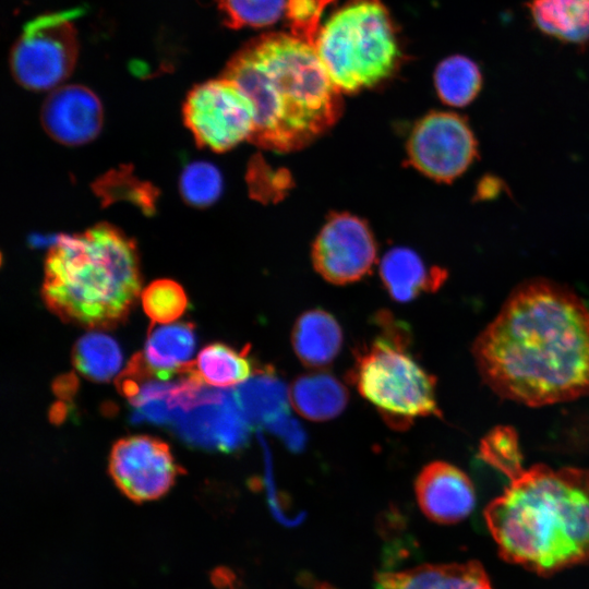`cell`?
Here are the masks:
<instances>
[{
    "label": "cell",
    "instance_id": "obj_1",
    "mask_svg": "<svg viewBox=\"0 0 589 589\" xmlns=\"http://www.w3.org/2000/svg\"><path fill=\"white\" fill-rule=\"evenodd\" d=\"M472 354L503 398L545 406L589 395V310L570 289L530 279L506 298Z\"/></svg>",
    "mask_w": 589,
    "mask_h": 589
},
{
    "label": "cell",
    "instance_id": "obj_2",
    "mask_svg": "<svg viewBox=\"0 0 589 589\" xmlns=\"http://www.w3.org/2000/svg\"><path fill=\"white\" fill-rule=\"evenodd\" d=\"M250 97L263 148H302L339 118L341 97L314 46L292 34L269 33L247 43L223 72Z\"/></svg>",
    "mask_w": 589,
    "mask_h": 589
},
{
    "label": "cell",
    "instance_id": "obj_3",
    "mask_svg": "<svg viewBox=\"0 0 589 589\" xmlns=\"http://www.w3.org/2000/svg\"><path fill=\"white\" fill-rule=\"evenodd\" d=\"M500 555L540 575L589 563V471L534 465L485 510Z\"/></svg>",
    "mask_w": 589,
    "mask_h": 589
},
{
    "label": "cell",
    "instance_id": "obj_4",
    "mask_svg": "<svg viewBox=\"0 0 589 589\" xmlns=\"http://www.w3.org/2000/svg\"><path fill=\"white\" fill-rule=\"evenodd\" d=\"M140 259L132 239L97 224L61 236L47 253L41 293L62 321L88 328L123 322L141 292Z\"/></svg>",
    "mask_w": 589,
    "mask_h": 589
},
{
    "label": "cell",
    "instance_id": "obj_5",
    "mask_svg": "<svg viewBox=\"0 0 589 589\" xmlns=\"http://www.w3.org/2000/svg\"><path fill=\"white\" fill-rule=\"evenodd\" d=\"M380 334L356 352L350 381L393 428L440 416L435 378L409 351V329L389 314L376 317Z\"/></svg>",
    "mask_w": 589,
    "mask_h": 589
},
{
    "label": "cell",
    "instance_id": "obj_6",
    "mask_svg": "<svg viewBox=\"0 0 589 589\" xmlns=\"http://www.w3.org/2000/svg\"><path fill=\"white\" fill-rule=\"evenodd\" d=\"M314 48L335 86L347 94L390 77L401 59L381 0H348L321 26Z\"/></svg>",
    "mask_w": 589,
    "mask_h": 589
},
{
    "label": "cell",
    "instance_id": "obj_7",
    "mask_svg": "<svg viewBox=\"0 0 589 589\" xmlns=\"http://www.w3.org/2000/svg\"><path fill=\"white\" fill-rule=\"evenodd\" d=\"M76 14L46 13L26 23L10 55L11 73L21 86L55 89L72 73L79 56Z\"/></svg>",
    "mask_w": 589,
    "mask_h": 589
},
{
    "label": "cell",
    "instance_id": "obj_8",
    "mask_svg": "<svg viewBox=\"0 0 589 589\" xmlns=\"http://www.w3.org/2000/svg\"><path fill=\"white\" fill-rule=\"evenodd\" d=\"M182 113L197 145L217 153L250 140L255 130L252 100L223 75L194 86L185 97Z\"/></svg>",
    "mask_w": 589,
    "mask_h": 589
},
{
    "label": "cell",
    "instance_id": "obj_9",
    "mask_svg": "<svg viewBox=\"0 0 589 589\" xmlns=\"http://www.w3.org/2000/svg\"><path fill=\"white\" fill-rule=\"evenodd\" d=\"M411 166L437 182L460 177L478 157L477 139L467 120L449 111H432L412 128L407 142Z\"/></svg>",
    "mask_w": 589,
    "mask_h": 589
},
{
    "label": "cell",
    "instance_id": "obj_10",
    "mask_svg": "<svg viewBox=\"0 0 589 589\" xmlns=\"http://www.w3.org/2000/svg\"><path fill=\"white\" fill-rule=\"evenodd\" d=\"M109 472L125 496L141 503L168 492L180 469L166 443L147 435H134L113 445Z\"/></svg>",
    "mask_w": 589,
    "mask_h": 589
},
{
    "label": "cell",
    "instance_id": "obj_11",
    "mask_svg": "<svg viewBox=\"0 0 589 589\" xmlns=\"http://www.w3.org/2000/svg\"><path fill=\"white\" fill-rule=\"evenodd\" d=\"M376 243L368 224L349 213L333 214L317 233L312 250L315 269L333 284L365 276L376 260Z\"/></svg>",
    "mask_w": 589,
    "mask_h": 589
},
{
    "label": "cell",
    "instance_id": "obj_12",
    "mask_svg": "<svg viewBox=\"0 0 589 589\" xmlns=\"http://www.w3.org/2000/svg\"><path fill=\"white\" fill-rule=\"evenodd\" d=\"M185 411L188 413L182 418L180 429L191 441L232 452L242 447L249 438V421L233 393L203 388Z\"/></svg>",
    "mask_w": 589,
    "mask_h": 589
},
{
    "label": "cell",
    "instance_id": "obj_13",
    "mask_svg": "<svg viewBox=\"0 0 589 589\" xmlns=\"http://www.w3.org/2000/svg\"><path fill=\"white\" fill-rule=\"evenodd\" d=\"M41 123L55 141L77 146L93 141L100 132L104 110L88 87L77 84L58 86L41 108Z\"/></svg>",
    "mask_w": 589,
    "mask_h": 589
},
{
    "label": "cell",
    "instance_id": "obj_14",
    "mask_svg": "<svg viewBox=\"0 0 589 589\" xmlns=\"http://www.w3.org/2000/svg\"><path fill=\"white\" fill-rule=\"evenodd\" d=\"M422 513L432 521L456 524L470 515L476 493L470 478L446 461H433L422 468L414 482Z\"/></svg>",
    "mask_w": 589,
    "mask_h": 589
},
{
    "label": "cell",
    "instance_id": "obj_15",
    "mask_svg": "<svg viewBox=\"0 0 589 589\" xmlns=\"http://www.w3.org/2000/svg\"><path fill=\"white\" fill-rule=\"evenodd\" d=\"M376 589H493L479 562L424 564L400 572H385L375 578ZM314 589H336L322 584Z\"/></svg>",
    "mask_w": 589,
    "mask_h": 589
},
{
    "label": "cell",
    "instance_id": "obj_16",
    "mask_svg": "<svg viewBox=\"0 0 589 589\" xmlns=\"http://www.w3.org/2000/svg\"><path fill=\"white\" fill-rule=\"evenodd\" d=\"M196 337L190 323H169L149 332L143 352L134 359L149 375L170 380L187 372L193 363Z\"/></svg>",
    "mask_w": 589,
    "mask_h": 589
},
{
    "label": "cell",
    "instance_id": "obj_17",
    "mask_svg": "<svg viewBox=\"0 0 589 589\" xmlns=\"http://www.w3.org/2000/svg\"><path fill=\"white\" fill-rule=\"evenodd\" d=\"M291 344L298 359L309 368H323L338 356L342 330L327 311L313 309L302 313L291 333Z\"/></svg>",
    "mask_w": 589,
    "mask_h": 589
},
{
    "label": "cell",
    "instance_id": "obj_18",
    "mask_svg": "<svg viewBox=\"0 0 589 589\" xmlns=\"http://www.w3.org/2000/svg\"><path fill=\"white\" fill-rule=\"evenodd\" d=\"M380 274L393 299L408 302L444 280L438 269L429 271L421 257L407 248H394L382 259Z\"/></svg>",
    "mask_w": 589,
    "mask_h": 589
},
{
    "label": "cell",
    "instance_id": "obj_19",
    "mask_svg": "<svg viewBox=\"0 0 589 589\" xmlns=\"http://www.w3.org/2000/svg\"><path fill=\"white\" fill-rule=\"evenodd\" d=\"M527 8L542 34L564 44L589 43V0H529Z\"/></svg>",
    "mask_w": 589,
    "mask_h": 589
},
{
    "label": "cell",
    "instance_id": "obj_20",
    "mask_svg": "<svg viewBox=\"0 0 589 589\" xmlns=\"http://www.w3.org/2000/svg\"><path fill=\"white\" fill-rule=\"evenodd\" d=\"M289 398L294 409L312 421L338 417L348 404L347 388L333 375L317 372L297 377Z\"/></svg>",
    "mask_w": 589,
    "mask_h": 589
},
{
    "label": "cell",
    "instance_id": "obj_21",
    "mask_svg": "<svg viewBox=\"0 0 589 589\" xmlns=\"http://www.w3.org/2000/svg\"><path fill=\"white\" fill-rule=\"evenodd\" d=\"M236 401L249 422L263 423L288 412L289 394L272 368H259L254 375L233 392Z\"/></svg>",
    "mask_w": 589,
    "mask_h": 589
},
{
    "label": "cell",
    "instance_id": "obj_22",
    "mask_svg": "<svg viewBox=\"0 0 589 589\" xmlns=\"http://www.w3.org/2000/svg\"><path fill=\"white\" fill-rule=\"evenodd\" d=\"M257 369L249 356V349L238 350L221 342L205 346L192 363L196 376L204 384L215 387L241 384Z\"/></svg>",
    "mask_w": 589,
    "mask_h": 589
},
{
    "label": "cell",
    "instance_id": "obj_23",
    "mask_svg": "<svg viewBox=\"0 0 589 589\" xmlns=\"http://www.w3.org/2000/svg\"><path fill=\"white\" fill-rule=\"evenodd\" d=\"M434 86L438 98L452 107H466L471 104L483 85L479 65L462 55L443 59L434 71Z\"/></svg>",
    "mask_w": 589,
    "mask_h": 589
},
{
    "label": "cell",
    "instance_id": "obj_24",
    "mask_svg": "<svg viewBox=\"0 0 589 589\" xmlns=\"http://www.w3.org/2000/svg\"><path fill=\"white\" fill-rule=\"evenodd\" d=\"M73 363L83 376L97 382L112 378L121 368L122 354L117 341L99 332L82 336L73 349Z\"/></svg>",
    "mask_w": 589,
    "mask_h": 589
},
{
    "label": "cell",
    "instance_id": "obj_25",
    "mask_svg": "<svg viewBox=\"0 0 589 589\" xmlns=\"http://www.w3.org/2000/svg\"><path fill=\"white\" fill-rule=\"evenodd\" d=\"M93 190L104 206L127 201L145 215H152L156 209L157 189L152 183L140 180L130 166H121L106 172L93 183Z\"/></svg>",
    "mask_w": 589,
    "mask_h": 589
},
{
    "label": "cell",
    "instance_id": "obj_26",
    "mask_svg": "<svg viewBox=\"0 0 589 589\" xmlns=\"http://www.w3.org/2000/svg\"><path fill=\"white\" fill-rule=\"evenodd\" d=\"M180 194L185 203L204 208L215 203L223 192V177L218 168L203 160L184 166L179 179Z\"/></svg>",
    "mask_w": 589,
    "mask_h": 589
},
{
    "label": "cell",
    "instance_id": "obj_27",
    "mask_svg": "<svg viewBox=\"0 0 589 589\" xmlns=\"http://www.w3.org/2000/svg\"><path fill=\"white\" fill-rule=\"evenodd\" d=\"M141 302L152 323L159 324L173 323L188 308L184 289L171 279L152 281L141 292Z\"/></svg>",
    "mask_w": 589,
    "mask_h": 589
},
{
    "label": "cell",
    "instance_id": "obj_28",
    "mask_svg": "<svg viewBox=\"0 0 589 589\" xmlns=\"http://www.w3.org/2000/svg\"><path fill=\"white\" fill-rule=\"evenodd\" d=\"M228 27H264L283 14L286 0H216Z\"/></svg>",
    "mask_w": 589,
    "mask_h": 589
},
{
    "label": "cell",
    "instance_id": "obj_29",
    "mask_svg": "<svg viewBox=\"0 0 589 589\" xmlns=\"http://www.w3.org/2000/svg\"><path fill=\"white\" fill-rule=\"evenodd\" d=\"M480 455L508 479L514 478L524 469L518 436L515 430L508 426L491 430L481 441Z\"/></svg>",
    "mask_w": 589,
    "mask_h": 589
},
{
    "label": "cell",
    "instance_id": "obj_30",
    "mask_svg": "<svg viewBox=\"0 0 589 589\" xmlns=\"http://www.w3.org/2000/svg\"><path fill=\"white\" fill-rule=\"evenodd\" d=\"M334 0H286L285 12L291 34L314 46L325 9Z\"/></svg>",
    "mask_w": 589,
    "mask_h": 589
},
{
    "label": "cell",
    "instance_id": "obj_31",
    "mask_svg": "<svg viewBox=\"0 0 589 589\" xmlns=\"http://www.w3.org/2000/svg\"><path fill=\"white\" fill-rule=\"evenodd\" d=\"M291 452H301L305 446V432L288 412L281 413L265 424Z\"/></svg>",
    "mask_w": 589,
    "mask_h": 589
}]
</instances>
